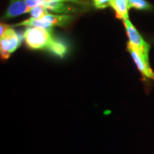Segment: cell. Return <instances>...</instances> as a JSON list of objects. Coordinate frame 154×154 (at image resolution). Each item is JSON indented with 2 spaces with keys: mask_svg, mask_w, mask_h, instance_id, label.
I'll return each instance as SVG.
<instances>
[{
  "mask_svg": "<svg viewBox=\"0 0 154 154\" xmlns=\"http://www.w3.org/2000/svg\"><path fill=\"white\" fill-rule=\"evenodd\" d=\"M24 38L29 47L33 49H47L54 40L49 29L29 26L24 32Z\"/></svg>",
  "mask_w": 154,
  "mask_h": 154,
  "instance_id": "1",
  "label": "cell"
},
{
  "mask_svg": "<svg viewBox=\"0 0 154 154\" xmlns=\"http://www.w3.org/2000/svg\"><path fill=\"white\" fill-rule=\"evenodd\" d=\"M124 22L127 35L129 38V42L127 44V48H130V49L134 50L144 61L149 63V44L143 39L136 27L130 22L129 19H124Z\"/></svg>",
  "mask_w": 154,
  "mask_h": 154,
  "instance_id": "2",
  "label": "cell"
},
{
  "mask_svg": "<svg viewBox=\"0 0 154 154\" xmlns=\"http://www.w3.org/2000/svg\"><path fill=\"white\" fill-rule=\"evenodd\" d=\"M72 19L71 16L68 15H53L47 14L44 18L40 19H36L30 18L25 20L24 22L19 23L12 26H35V27H42L46 29H50L55 26H63L69 23Z\"/></svg>",
  "mask_w": 154,
  "mask_h": 154,
  "instance_id": "3",
  "label": "cell"
},
{
  "mask_svg": "<svg viewBox=\"0 0 154 154\" xmlns=\"http://www.w3.org/2000/svg\"><path fill=\"white\" fill-rule=\"evenodd\" d=\"M127 49H128V51H129L131 55L133 60L136 63L138 70L140 72L142 76L146 79H151L154 81V72L153 69H151V66H150V63L144 61L134 50L130 49V48H127Z\"/></svg>",
  "mask_w": 154,
  "mask_h": 154,
  "instance_id": "4",
  "label": "cell"
},
{
  "mask_svg": "<svg viewBox=\"0 0 154 154\" xmlns=\"http://www.w3.org/2000/svg\"><path fill=\"white\" fill-rule=\"evenodd\" d=\"M31 8L24 0H11L10 4L5 15V19H11L25 13L30 12Z\"/></svg>",
  "mask_w": 154,
  "mask_h": 154,
  "instance_id": "5",
  "label": "cell"
},
{
  "mask_svg": "<svg viewBox=\"0 0 154 154\" xmlns=\"http://www.w3.org/2000/svg\"><path fill=\"white\" fill-rule=\"evenodd\" d=\"M1 37H5L8 42L9 46V53L10 54L16 51L21 44L20 36L16 33V32L13 29L9 28V26L7 29L3 36H2Z\"/></svg>",
  "mask_w": 154,
  "mask_h": 154,
  "instance_id": "6",
  "label": "cell"
},
{
  "mask_svg": "<svg viewBox=\"0 0 154 154\" xmlns=\"http://www.w3.org/2000/svg\"><path fill=\"white\" fill-rule=\"evenodd\" d=\"M110 6L114 9L118 19H128L127 0H110Z\"/></svg>",
  "mask_w": 154,
  "mask_h": 154,
  "instance_id": "7",
  "label": "cell"
},
{
  "mask_svg": "<svg viewBox=\"0 0 154 154\" xmlns=\"http://www.w3.org/2000/svg\"><path fill=\"white\" fill-rule=\"evenodd\" d=\"M42 6L56 13H69L76 10L74 7L63 2H47L44 1Z\"/></svg>",
  "mask_w": 154,
  "mask_h": 154,
  "instance_id": "8",
  "label": "cell"
},
{
  "mask_svg": "<svg viewBox=\"0 0 154 154\" xmlns=\"http://www.w3.org/2000/svg\"><path fill=\"white\" fill-rule=\"evenodd\" d=\"M47 50L51 51V52L55 54L56 55L59 56V57H63L65 55V54L66 53L67 48L66 46L59 40L54 38L52 42L48 47Z\"/></svg>",
  "mask_w": 154,
  "mask_h": 154,
  "instance_id": "9",
  "label": "cell"
},
{
  "mask_svg": "<svg viewBox=\"0 0 154 154\" xmlns=\"http://www.w3.org/2000/svg\"><path fill=\"white\" fill-rule=\"evenodd\" d=\"M128 9L135 8L140 10H151L152 6L146 0H127Z\"/></svg>",
  "mask_w": 154,
  "mask_h": 154,
  "instance_id": "10",
  "label": "cell"
},
{
  "mask_svg": "<svg viewBox=\"0 0 154 154\" xmlns=\"http://www.w3.org/2000/svg\"><path fill=\"white\" fill-rule=\"evenodd\" d=\"M30 14L32 15V18L36 19H40L44 18L48 14V9L43 6H37L33 7L30 11Z\"/></svg>",
  "mask_w": 154,
  "mask_h": 154,
  "instance_id": "11",
  "label": "cell"
},
{
  "mask_svg": "<svg viewBox=\"0 0 154 154\" xmlns=\"http://www.w3.org/2000/svg\"><path fill=\"white\" fill-rule=\"evenodd\" d=\"M93 2L97 9H104L110 6V0H93Z\"/></svg>",
  "mask_w": 154,
  "mask_h": 154,
  "instance_id": "12",
  "label": "cell"
},
{
  "mask_svg": "<svg viewBox=\"0 0 154 154\" xmlns=\"http://www.w3.org/2000/svg\"><path fill=\"white\" fill-rule=\"evenodd\" d=\"M9 27V26H7V25H6L5 24H2V23L1 24V27H0V29H1V32H0V36H3L4 33H5V32L6 30H7V29Z\"/></svg>",
  "mask_w": 154,
  "mask_h": 154,
  "instance_id": "13",
  "label": "cell"
}]
</instances>
